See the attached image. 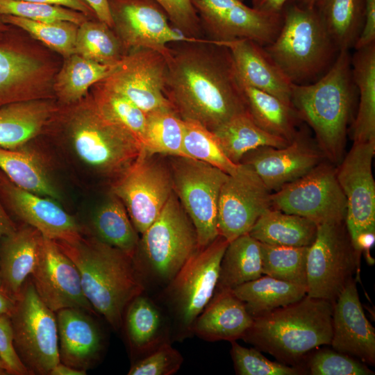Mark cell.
Instances as JSON below:
<instances>
[{"label": "cell", "mask_w": 375, "mask_h": 375, "mask_svg": "<svg viewBox=\"0 0 375 375\" xmlns=\"http://www.w3.org/2000/svg\"><path fill=\"white\" fill-rule=\"evenodd\" d=\"M168 47L164 94L183 120L213 131L247 111L231 53L222 42L205 38Z\"/></svg>", "instance_id": "obj_1"}, {"label": "cell", "mask_w": 375, "mask_h": 375, "mask_svg": "<svg viewBox=\"0 0 375 375\" xmlns=\"http://www.w3.org/2000/svg\"><path fill=\"white\" fill-rule=\"evenodd\" d=\"M56 242L76 266L94 310L119 329L126 307L145 290L133 257L97 238Z\"/></svg>", "instance_id": "obj_2"}, {"label": "cell", "mask_w": 375, "mask_h": 375, "mask_svg": "<svg viewBox=\"0 0 375 375\" xmlns=\"http://www.w3.org/2000/svg\"><path fill=\"white\" fill-rule=\"evenodd\" d=\"M351 58L349 51H340L317 81L292 85L291 102L297 117L312 128L318 149L333 164L344 156L354 104Z\"/></svg>", "instance_id": "obj_3"}, {"label": "cell", "mask_w": 375, "mask_h": 375, "mask_svg": "<svg viewBox=\"0 0 375 375\" xmlns=\"http://www.w3.org/2000/svg\"><path fill=\"white\" fill-rule=\"evenodd\" d=\"M333 303L305 295L253 319L242 337L247 343L294 365L312 350L331 344Z\"/></svg>", "instance_id": "obj_4"}, {"label": "cell", "mask_w": 375, "mask_h": 375, "mask_svg": "<svg viewBox=\"0 0 375 375\" xmlns=\"http://www.w3.org/2000/svg\"><path fill=\"white\" fill-rule=\"evenodd\" d=\"M263 47L288 80L296 85L310 83L324 74L339 53L315 8L297 4L285 9L277 36Z\"/></svg>", "instance_id": "obj_5"}, {"label": "cell", "mask_w": 375, "mask_h": 375, "mask_svg": "<svg viewBox=\"0 0 375 375\" xmlns=\"http://www.w3.org/2000/svg\"><path fill=\"white\" fill-rule=\"evenodd\" d=\"M141 235L133 260L144 285L165 288L199 249L194 226L174 192Z\"/></svg>", "instance_id": "obj_6"}, {"label": "cell", "mask_w": 375, "mask_h": 375, "mask_svg": "<svg viewBox=\"0 0 375 375\" xmlns=\"http://www.w3.org/2000/svg\"><path fill=\"white\" fill-rule=\"evenodd\" d=\"M69 130L76 156L106 176H119L143 149L133 134L106 115L95 103L76 113Z\"/></svg>", "instance_id": "obj_7"}, {"label": "cell", "mask_w": 375, "mask_h": 375, "mask_svg": "<svg viewBox=\"0 0 375 375\" xmlns=\"http://www.w3.org/2000/svg\"><path fill=\"white\" fill-rule=\"evenodd\" d=\"M228 244L219 235L206 247L199 248L165 287L163 295L177 339L192 334L196 318L213 297Z\"/></svg>", "instance_id": "obj_8"}, {"label": "cell", "mask_w": 375, "mask_h": 375, "mask_svg": "<svg viewBox=\"0 0 375 375\" xmlns=\"http://www.w3.org/2000/svg\"><path fill=\"white\" fill-rule=\"evenodd\" d=\"M10 318L15 349L29 373L49 374L60 362L57 319L31 279L24 283Z\"/></svg>", "instance_id": "obj_9"}, {"label": "cell", "mask_w": 375, "mask_h": 375, "mask_svg": "<svg viewBox=\"0 0 375 375\" xmlns=\"http://www.w3.org/2000/svg\"><path fill=\"white\" fill-rule=\"evenodd\" d=\"M375 140L353 142L336 167V176L347 201L345 224L360 257L372 247L375 235V182L372 161Z\"/></svg>", "instance_id": "obj_10"}, {"label": "cell", "mask_w": 375, "mask_h": 375, "mask_svg": "<svg viewBox=\"0 0 375 375\" xmlns=\"http://www.w3.org/2000/svg\"><path fill=\"white\" fill-rule=\"evenodd\" d=\"M169 157L173 192L194 226L199 248L206 247L219 236V197L228 174L197 159Z\"/></svg>", "instance_id": "obj_11"}, {"label": "cell", "mask_w": 375, "mask_h": 375, "mask_svg": "<svg viewBox=\"0 0 375 375\" xmlns=\"http://www.w3.org/2000/svg\"><path fill=\"white\" fill-rule=\"evenodd\" d=\"M360 260L345 220L318 224L307 256L306 294L334 303L358 270Z\"/></svg>", "instance_id": "obj_12"}, {"label": "cell", "mask_w": 375, "mask_h": 375, "mask_svg": "<svg viewBox=\"0 0 375 375\" xmlns=\"http://www.w3.org/2000/svg\"><path fill=\"white\" fill-rule=\"evenodd\" d=\"M158 156L142 149L111 188L112 194L124 204L139 234L158 217L173 192L168 163Z\"/></svg>", "instance_id": "obj_13"}, {"label": "cell", "mask_w": 375, "mask_h": 375, "mask_svg": "<svg viewBox=\"0 0 375 375\" xmlns=\"http://www.w3.org/2000/svg\"><path fill=\"white\" fill-rule=\"evenodd\" d=\"M272 208L307 218L317 225L345 220L347 201L336 167L322 161L301 177L271 194Z\"/></svg>", "instance_id": "obj_14"}, {"label": "cell", "mask_w": 375, "mask_h": 375, "mask_svg": "<svg viewBox=\"0 0 375 375\" xmlns=\"http://www.w3.org/2000/svg\"><path fill=\"white\" fill-rule=\"evenodd\" d=\"M206 38L226 42L249 39L265 47L277 36L283 13H269L245 5L242 0H194Z\"/></svg>", "instance_id": "obj_15"}, {"label": "cell", "mask_w": 375, "mask_h": 375, "mask_svg": "<svg viewBox=\"0 0 375 375\" xmlns=\"http://www.w3.org/2000/svg\"><path fill=\"white\" fill-rule=\"evenodd\" d=\"M112 28L128 52L146 48L169 53L168 44L198 42L205 38H188L174 28L160 6L154 0H108Z\"/></svg>", "instance_id": "obj_16"}, {"label": "cell", "mask_w": 375, "mask_h": 375, "mask_svg": "<svg viewBox=\"0 0 375 375\" xmlns=\"http://www.w3.org/2000/svg\"><path fill=\"white\" fill-rule=\"evenodd\" d=\"M167 73V62L162 53L139 48L129 51L115 71L102 82L149 113L172 108L164 94Z\"/></svg>", "instance_id": "obj_17"}, {"label": "cell", "mask_w": 375, "mask_h": 375, "mask_svg": "<svg viewBox=\"0 0 375 375\" xmlns=\"http://www.w3.org/2000/svg\"><path fill=\"white\" fill-rule=\"evenodd\" d=\"M272 192L247 165L239 163L222 186L218 202L219 235L228 242L249 233L258 218L272 208Z\"/></svg>", "instance_id": "obj_18"}, {"label": "cell", "mask_w": 375, "mask_h": 375, "mask_svg": "<svg viewBox=\"0 0 375 375\" xmlns=\"http://www.w3.org/2000/svg\"><path fill=\"white\" fill-rule=\"evenodd\" d=\"M31 277L38 297L52 311L74 308L94 312L84 294L76 266L55 240L42 236Z\"/></svg>", "instance_id": "obj_19"}, {"label": "cell", "mask_w": 375, "mask_h": 375, "mask_svg": "<svg viewBox=\"0 0 375 375\" xmlns=\"http://www.w3.org/2000/svg\"><path fill=\"white\" fill-rule=\"evenodd\" d=\"M324 158L317 144L300 131L285 147L264 146L247 153L240 163L249 165L270 192L307 174Z\"/></svg>", "instance_id": "obj_20"}, {"label": "cell", "mask_w": 375, "mask_h": 375, "mask_svg": "<svg viewBox=\"0 0 375 375\" xmlns=\"http://www.w3.org/2000/svg\"><path fill=\"white\" fill-rule=\"evenodd\" d=\"M0 197L17 217L44 237L66 242H74L82 238L79 224L56 200L17 187L1 171Z\"/></svg>", "instance_id": "obj_21"}, {"label": "cell", "mask_w": 375, "mask_h": 375, "mask_svg": "<svg viewBox=\"0 0 375 375\" xmlns=\"http://www.w3.org/2000/svg\"><path fill=\"white\" fill-rule=\"evenodd\" d=\"M332 330L334 350L374 365L375 330L365 315L353 278L333 303Z\"/></svg>", "instance_id": "obj_22"}, {"label": "cell", "mask_w": 375, "mask_h": 375, "mask_svg": "<svg viewBox=\"0 0 375 375\" xmlns=\"http://www.w3.org/2000/svg\"><path fill=\"white\" fill-rule=\"evenodd\" d=\"M222 43L229 49L242 84L269 93L292 107L293 84L272 60L263 46L246 38Z\"/></svg>", "instance_id": "obj_23"}, {"label": "cell", "mask_w": 375, "mask_h": 375, "mask_svg": "<svg viewBox=\"0 0 375 375\" xmlns=\"http://www.w3.org/2000/svg\"><path fill=\"white\" fill-rule=\"evenodd\" d=\"M60 362L86 370L97 360L103 347L101 333L85 311L63 308L56 315Z\"/></svg>", "instance_id": "obj_24"}, {"label": "cell", "mask_w": 375, "mask_h": 375, "mask_svg": "<svg viewBox=\"0 0 375 375\" xmlns=\"http://www.w3.org/2000/svg\"><path fill=\"white\" fill-rule=\"evenodd\" d=\"M253 318L231 290H215L196 318L192 333L208 342L236 341L251 326Z\"/></svg>", "instance_id": "obj_25"}, {"label": "cell", "mask_w": 375, "mask_h": 375, "mask_svg": "<svg viewBox=\"0 0 375 375\" xmlns=\"http://www.w3.org/2000/svg\"><path fill=\"white\" fill-rule=\"evenodd\" d=\"M42 240V234L26 224L0 242V277L17 297L36 265Z\"/></svg>", "instance_id": "obj_26"}, {"label": "cell", "mask_w": 375, "mask_h": 375, "mask_svg": "<svg viewBox=\"0 0 375 375\" xmlns=\"http://www.w3.org/2000/svg\"><path fill=\"white\" fill-rule=\"evenodd\" d=\"M52 112L47 102L24 99L0 106V147L18 149L35 138Z\"/></svg>", "instance_id": "obj_27"}, {"label": "cell", "mask_w": 375, "mask_h": 375, "mask_svg": "<svg viewBox=\"0 0 375 375\" xmlns=\"http://www.w3.org/2000/svg\"><path fill=\"white\" fill-rule=\"evenodd\" d=\"M353 83L359 92L352 139L360 142L375 140V42L356 49L351 58Z\"/></svg>", "instance_id": "obj_28"}, {"label": "cell", "mask_w": 375, "mask_h": 375, "mask_svg": "<svg viewBox=\"0 0 375 375\" xmlns=\"http://www.w3.org/2000/svg\"><path fill=\"white\" fill-rule=\"evenodd\" d=\"M317 230V224L307 218L270 208L258 218L249 234L262 243L309 247Z\"/></svg>", "instance_id": "obj_29"}, {"label": "cell", "mask_w": 375, "mask_h": 375, "mask_svg": "<svg viewBox=\"0 0 375 375\" xmlns=\"http://www.w3.org/2000/svg\"><path fill=\"white\" fill-rule=\"evenodd\" d=\"M125 311L126 335L134 351L144 356L169 342L164 317L157 306L143 293L135 297Z\"/></svg>", "instance_id": "obj_30"}, {"label": "cell", "mask_w": 375, "mask_h": 375, "mask_svg": "<svg viewBox=\"0 0 375 375\" xmlns=\"http://www.w3.org/2000/svg\"><path fill=\"white\" fill-rule=\"evenodd\" d=\"M254 319L302 299L307 293L303 285L265 275L231 290Z\"/></svg>", "instance_id": "obj_31"}, {"label": "cell", "mask_w": 375, "mask_h": 375, "mask_svg": "<svg viewBox=\"0 0 375 375\" xmlns=\"http://www.w3.org/2000/svg\"><path fill=\"white\" fill-rule=\"evenodd\" d=\"M314 8L338 50L354 48L363 26L365 0H317Z\"/></svg>", "instance_id": "obj_32"}, {"label": "cell", "mask_w": 375, "mask_h": 375, "mask_svg": "<svg viewBox=\"0 0 375 375\" xmlns=\"http://www.w3.org/2000/svg\"><path fill=\"white\" fill-rule=\"evenodd\" d=\"M227 158L239 164L249 151L260 147H283L290 142L260 128L248 111L237 115L212 131Z\"/></svg>", "instance_id": "obj_33"}, {"label": "cell", "mask_w": 375, "mask_h": 375, "mask_svg": "<svg viewBox=\"0 0 375 375\" xmlns=\"http://www.w3.org/2000/svg\"><path fill=\"white\" fill-rule=\"evenodd\" d=\"M262 275L260 242L246 233L228 242L221 260L215 290H233Z\"/></svg>", "instance_id": "obj_34"}, {"label": "cell", "mask_w": 375, "mask_h": 375, "mask_svg": "<svg viewBox=\"0 0 375 375\" xmlns=\"http://www.w3.org/2000/svg\"><path fill=\"white\" fill-rule=\"evenodd\" d=\"M242 86L247 110L253 122L267 133L290 142L299 120L294 108L269 93Z\"/></svg>", "instance_id": "obj_35"}, {"label": "cell", "mask_w": 375, "mask_h": 375, "mask_svg": "<svg viewBox=\"0 0 375 375\" xmlns=\"http://www.w3.org/2000/svg\"><path fill=\"white\" fill-rule=\"evenodd\" d=\"M95 238L133 257L140 237L122 201L112 194L94 212L92 219Z\"/></svg>", "instance_id": "obj_36"}, {"label": "cell", "mask_w": 375, "mask_h": 375, "mask_svg": "<svg viewBox=\"0 0 375 375\" xmlns=\"http://www.w3.org/2000/svg\"><path fill=\"white\" fill-rule=\"evenodd\" d=\"M40 63L15 42L0 38V106L24 100L27 85L40 70Z\"/></svg>", "instance_id": "obj_37"}, {"label": "cell", "mask_w": 375, "mask_h": 375, "mask_svg": "<svg viewBox=\"0 0 375 375\" xmlns=\"http://www.w3.org/2000/svg\"><path fill=\"white\" fill-rule=\"evenodd\" d=\"M0 147V171L17 187L56 201L60 195L42 164L30 153Z\"/></svg>", "instance_id": "obj_38"}, {"label": "cell", "mask_w": 375, "mask_h": 375, "mask_svg": "<svg viewBox=\"0 0 375 375\" xmlns=\"http://www.w3.org/2000/svg\"><path fill=\"white\" fill-rule=\"evenodd\" d=\"M120 62L103 64L74 53L65 58L56 80L55 90L64 101H76L86 94L93 84L111 75Z\"/></svg>", "instance_id": "obj_39"}, {"label": "cell", "mask_w": 375, "mask_h": 375, "mask_svg": "<svg viewBox=\"0 0 375 375\" xmlns=\"http://www.w3.org/2000/svg\"><path fill=\"white\" fill-rule=\"evenodd\" d=\"M184 121L172 108L147 113L142 145L150 154L184 156Z\"/></svg>", "instance_id": "obj_40"}, {"label": "cell", "mask_w": 375, "mask_h": 375, "mask_svg": "<svg viewBox=\"0 0 375 375\" xmlns=\"http://www.w3.org/2000/svg\"><path fill=\"white\" fill-rule=\"evenodd\" d=\"M127 53L117 34L104 22L87 19L78 26L75 53L97 62L115 64Z\"/></svg>", "instance_id": "obj_41"}, {"label": "cell", "mask_w": 375, "mask_h": 375, "mask_svg": "<svg viewBox=\"0 0 375 375\" xmlns=\"http://www.w3.org/2000/svg\"><path fill=\"white\" fill-rule=\"evenodd\" d=\"M262 274L307 288L309 247H289L260 242Z\"/></svg>", "instance_id": "obj_42"}, {"label": "cell", "mask_w": 375, "mask_h": 375, "mask_svg": "<svg viewBox=\"0 0 375 375\" xmlns=\"http://www.w3.org/2000/svg\"><path fill=\"white\" fill-rule=\"evenodd\" d=\"M3 22L27 32L65 58L75 53L78 25L66 21L37 22L9 15H0Z\"/></svg>", "instance_id": "obj_43"}, {"label": "cell", "mask_w": 375, "mask_h": 375, "mask_svg": "<svg viewBox=\"0 0 375 375\" xmlns=\"http://www.w3.org/2000/svg\"><path fill=\"white\" fill-rule=\"evenodd\" d=\"M183 121V147L186 156L210 164L228 175L234 174L239 164L227 158L214 133L197 122Z\"/></svg>", "instance_id": "obj_44"}, {"label": "cell", "mask_w": 375, "mask_h": 375, "mask_svg": "<svg viewBox=\"0 0 375 375\" xmlns=\"http://www.w3.org/2000/svg\"><path fill=\"white\" fill-rule=\"evenodd\" d=\"M95 103L106 115L129 131L142 144L147 122L146 112L103 84Z\"/></svg>", "instance_id": "obj_45"}, {"label": "cell", "mask_w": 375, "mask_h": 375, "mask_svg": "<svg viewBox=\"0 0 375 375\" xmlns=\"http://www.w3.org/2000/svg\"><path fill=\"white\" fill-rule=\"evenodd\" d=\"M0 15H9L37 22L66 21L81 24L87 17L62 6L22 0H0Z\"/></svg>", "instance_id": "obj_46"}, {"label": "cell", "mask_w": 375, "mask_h": 375, "mask_svg": "<svg viewBox=\"0 0 375 375\" xmlns=\"http://www.w3.org/2000/svg\"><path fill=\"white\" fill-rule=\"evenodd\" d=\"M231 355L238 375H299L303 371L298 367L274 362L256 348H247L232 341Z\"/></svg>", "instance_id": "obj_47"}, {"label": "cell", "mask_w": 375, "mask_h": 375, "mask_svg": "<svg viewBox=\"0 0 375 375\" xmlns=\"http://www.w3.org/2000/svg\"><path fill=\"white\" fill-rule=\"evenodd\" d=\"M312 375H372L365 363L335 350L317 351L308 362Z\"/></svg>", "instance_id": "obj_48"}, {"label": "cell", "mask_w": 375, "mask_h": 375, "mask_svg": "<svg viewBox=\"0 0 375 375\" xmlns=\"http://www.w3.org/2000/svg\"><path fill=\"white\" fill-rule=\"evenodd\" d=\"M183 358L169 342L137 360L130 368L128 375H172L181 368Z\"/></svg>", "instance_id": "obj_49"}, {"label": "cell", "mask_w": 375, "mask_h": 375, "mask_svg": "<svg viewBox=\"0 0 375 375\" xmlns=\"http://www.w3.org/2000/svg\"><path fill=\"white\" fill-rule=\"evenodd\" d=\"M154 1L164 10L170 24L178 31L188 38H204L194 0Z\"/></svg>", "instance_id": "obj_50"}, {"label": "cell", "mask_w": 375, "mask_h": 375, "mask_svg": "<svg viewBox=\"0 0 375 375\" xmlns=\"http://www.w3.org/2000/svg\"><path fill=\"white\" fill-rule=\"evenodd\" d=\"M0 356L6 364L9 374H30L15 349L11 321L8 316H0Z\"/></svg>", "instance_id": "obj_51"}, {"label": "cell", "mask_w": 375, "mask_h": 375, "mask_svg": "<svg viewBox=\"0 0 375 375\" xmlns=\"http://www.w3.org/2000/svg\"><path fill=\"white\" fill-rule=\"evenodd\" d=\"M375 42V0H365V15L360 35L354 46L358 49Z\"/></svg>", "instance_id": "obj_52"}, {"label": "cell", "mask_w": 375, "mask_h": 375, "mask_svg": "<svg viewBox=\"0 0 375 375\" xmlns=\"http://www.w3.org/2000/svg\"><path fill=\"white\" fill-rule=\"evenodd\" d=\"M37 2L53 6H58L69 8L82 14L86 17H94L97 18L93 10L85 0H22Z\"/></svg>", "instance_id": "obj_53"}, {"label": "cell", "mask_w": 375, "mask_h": 375, "mask_svg": "<svg viewBox=\"0 0 375 375\" xmlns=\"http://www.w3.org/2000/svg\"><path fill=\"white\" fill-rule=\"evenodd\" d=\"M16 301L17 297L8 290L0 277V316L10 317Z\"/></svg>", "instance_id": "obj_54"}, {"label": "cell", "mask_w": 375, "mask_h": 375, "mask_svg": "<svg viewBox=\"0 0 375 375\" xmlns=\"http://www.w3.org/2000/svg\"><path fill=\"white\" fill-rule=\"evenodd\" d=\"M93 10L97 19L104 22L111 28L113 26L108 0H85Z\"/></svg>", "instance_id": "obj_55"}, {"label": "cell", "mask_w": 375, "mask_h": 375, "mask_svg": "<svg viewBox=\"0 0 375 375\" xmlns=\"http://www.w3.org/2000/svg\"><path fill=\"white\" fill-rule=\"evenodd\" d=\"M288 0H252L253 8L269 13H281Z\"/></svg>", "instance_id": "obj_56"}, {"label": "cell", "mask_w": 375, "mask_h": 375, "mask_svg": "<svg viewBox=\"0 0 375 375\" xmlns=\"http://www.w3.org/2000/svg\"><path fill=\"white\" fill-rule=\"evenodd\" d=\"M16 229V226L4 209L0 199V242L1 239Z\"/></svg>", "instance_id": "obj_57"}, {"label": "cell", "mask_w": 375, "mask_h": 375, "mask_svg": "<svg viewBox=\"0 0 375 375\" xmlns=\"http://www.w3.org/2000/svg\"><path fill=\"white\" fill-rule=\"evenodd\" d=\"M86 374V370L76 369L60 362L51 369L49 375H85Z\"/></svg>", "instance_id": "obj_58"}, {"label": "cell", "mask_w": 375, "mask_h": 375, "mask_svg": "<svg viewBox=\"0 0 375 375\" xmlns=\"http://www.w3.org/2000/svg\"><path fill=\"white\" fill-rule=\"evenodd\" d=\"M301 6L307 8H314L317 0H297Z\"/></svg>", "instance_id": "obj_59"}, {"label": "cell", "mask_w": 375, "mask_h": 375, "mask_svg": "<svg viewBox=\"0 0 375 375\" xmlns=\"http://www.w3.org/2000/svg\"><path fill=\"white\" fill-rule=\"evenodd\" d=\"M10 27V25L4 23L0 15V38L9 30Z\"/></svg>", "instance_id": "obj_60"}, {"label": "cell", "mask_w": 375, "mask_h": 375, "mask_svg": "<svg viewBox=\"0 0 375 375\" xmlns=\"http://www.w3.org/2000/svg\"><path fill=\"white\" fill-rule=\"evenodd\" d=\"M9 374L6 364L0 356V375Z\"/></svg>", "instance_id": "obj_61"}]
</instances>
